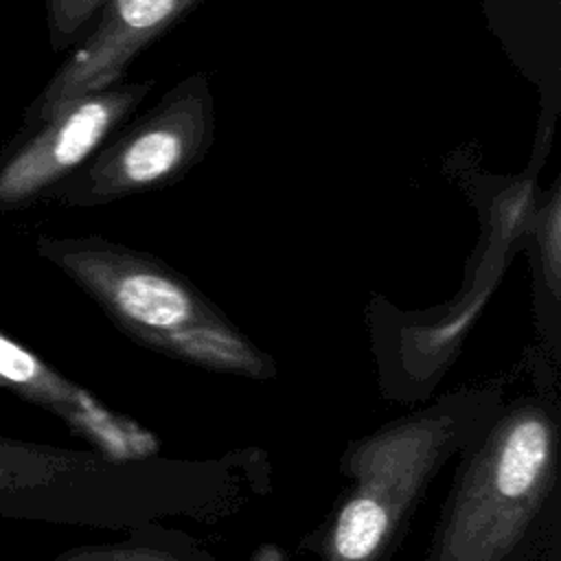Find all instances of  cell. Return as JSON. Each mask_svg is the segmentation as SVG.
<instances>
[{
    "mask_svg": "<svg viewBox=\"0 0 561 561\" xmlns=\"http://www.w3.org/2000/svg\"><path fill=\"white\" fill-rule=\"evenodd\" d=\"M35 252L134 337L215 368L261 370L252 348L191 287L145 254L94 234H42L35 239Z\"/></svg>",
    "mask_w": 561,
    "mask_h": 561,
    "instance_id": "cell-1",
    "label": "cell"
},
{
    "mask_svg": "<svg viewBox=\"0 0 561 561\" xmlns=\"http://www.w3.org/2000/svg\"><path fill=\"white\" fill-rule=\"evenodd\" d=\"M554 445V423L539 408L506 414L460 480L436 561H504L552 486Z\"/></svg>",
    "mask_w": 561,
    "mask_h": 561,
    "instance_id": "cell-2",
    "label": "cell"
},
{
    "mask_svg": "<svg viewBox=\"0 0 561 561\" xmlns=\"http://www.w3.org/2000/svg\"><path fill=\"white\" fill-rule=\"evenodd\" d=\"M215 96L208 72L173 83L156 105L125 121L75 173L44 199L64 206H99L134 193L169 186L199 164L215 142Z\"/></svg>",
    "mask_w": 561,
    "mask_h": 561,
    "instance_id": "cell-3",
    "label": "cell"
},
{
    "mask_svg": "<svg viewBox=\"0 0 561 561\" xmlns=\"http://www.w3.org/2000/svg\"><path fill=\"white\" fill-rule=\"evenodd\" d=\"M456 432V416L423 414L353 449L357 484L337 513L324 561H379Z\"/></svg>",
    "mask_w": 561,
    "mask_h": 561,
    "instance_id": "cell-4",
    "label": "cell"
},
{
    "mask_svg": "<svg viewBox=\"0 0 561 561\" xmlns=\"http://www.w3.org/2000/svg\"><path fill=\"white\" fill-rule=\"evenodd\" d=\"M156 79L116 81L66 103L50 118L26 127L0 153V213L44 199L118 129L153 90Z\"/></svg>",
    "mask_w": 561,
    "mask_h": 561,
    "instance_id": "cell-5",
    "label": "cell"
},
{
    "mask_svg": "<svg viewBox=\"0 0 561 561\" xmlns=\"http://www.w3.org/2000/svg\"><path fill=\"white\" fill-rule=\"evenodd\" d=\"M202 0H105L94 26L83 33L24 114L33 127L66 103L123 79L131 59L160 39Z\"/></svg>",
    "mask_w": 561,
    "mask_h": 561,
    "instance_id": "cell-6",
    "label": "cell"
},
{
    "mask_svg": "<svg viewBox=\"0 0 561 561\" xmlns=\"http://www.w3.org/2000/svg\"><path fill=\"white\" fill-rule=\"evenodd\" d=\"M99 473L92 456L0 436V519L81 517Z\"/></svg>",
    "mask_w": 561,
    "mask_h": 561,
    "instance_id": "cell-7",
    "label": "cell"
},
{
    "mask_svg": "<svg viewBox=\"0 0 561 561\" xmlns=\"http://www.w3.org/2000/svg\"><path fill=\"white\" fill-rule=\"evenodd\" d=\"M491 35L537 88L539 136H554L561 105V0H480Z\"/></svg>",
    "mask_w": 561,
    "mask_h": 561,
    "instance_id": "cell-8",
    "label": "cell"
},
{
    "mask_svg": "<svg viewBox=\"0 0 561 561\" xmlns=\"http://www.w3.org/2000/svg\"><path fill=\"white\" fill-rule=\"evenodd\" d=\"M0 388L61 419L72 432L110 454L129 445L123 423L90 392L0 329Z\"/></svg>",
    "mask_w": 561,
    "mask_h": 561,
    "instance_id": "cell-9",
    "label": "cell"
},
{
    "mask_svg": "<svg viewBox=\"0 0 561 561\" xmlns=\"http://www.w3.org/2000/svg\"><path fill=\"white\" fill-rule=\"evenodd\" d=\"M105 0H44L48 42L55 53L75 46Z\"/></svg>",
    "mask_w": 561,
    "mask_h": 561,
    "instance_id": "cell-10",
    "label": "cell"
},
{
    "mask_svg": "<svg viewBox=\"0 0 561 561\" xmlns=\"http://www.w3.org/2000/svg\"><path fill=\"white\" fill-rule=\"evenodd\" d=\"M53 561H178V559L158 550H147V548L94 546V548H77V550L61 552Z\"/></svg>",
    "mask_w": 561,
    "mask_h": 561,
    "instance_id": "cell-11",
    "label": "cell"
}]
</instances>
